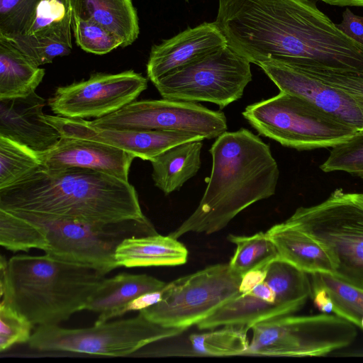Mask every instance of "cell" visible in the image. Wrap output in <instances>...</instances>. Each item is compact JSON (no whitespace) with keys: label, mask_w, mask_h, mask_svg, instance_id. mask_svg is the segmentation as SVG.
Here are the masks:
<instances>
[{"label":"cell","mask_w":363,"mask_h":363,"mask_svg":"<svg viewBox=\"0 0 363 363\" xmlns=\"http://www.w3.org/2000/svg\"><path fill=\"white\" fill-rule=\"evenodd\" d=\"M216 22L228 45L250 63L303 72L363 74V45L313 0H220Z\"/></svg>","instance_id":"cell-1"},{"label":"cell","mask_w":363,"mask_h":363,"mask_svg":"<svg viewBox=\"0 0 363 363\" xmlns=\"http://www.w3.org/2000/svg\"><path fill=\"white\" fill-rule=\"evenodd\" d=\"M0 208L110 227L150 222L128 181L86 169L40 168L0 189Z\"/></svg>","instance_id":"cell-2"},{"label":"cell","mask_w":363,"mask_h":363,"mask_svg":"<svg viewBox=\"0 0 363 363\" xmlns=\"http://www.w3.org/2000/svg\"><path fill=\"white\" fill-rule=\"evenodd\" d=\"M212 168L194 213L168 235L220 231L242 211L275 194L279 170L269 146L250 130L225 131L212 144Z\"/></svg>","instance_id":"cell-3"},{"label":"cell","mask_w":363,"mask_h":363,"mask_svg":"<svg viewBox=\"0 0 363 363\" xmlns=\"http://www.w3.org/2000/svg\"><path fill=\"white\" fill-rule=\"evenodd\" d=\"M105 275L88 266L43 255L0 258L1 301L33 325H59L84 306Z\"/></svg>","instance_id":"cell-4"},{"label":"cell","mask_w":363,"mask_h":363,"mask_svg":"<svg viewBox=\"0 0 363 363\" xmlns=\"http://www.w3.org/2000/svg\"><path fill=\"white\" fill-rule=\"evenodd\" d=\"M140 232L135 222L101 227L79 220L0 208V245L12 252L38 249L106 275L119 267L115 259L121 232Z\"/></svg>","instance_id":"cell-5"},{"label":"cell","mask_w":363,"mask_h":363,"mask_svg":"<svg viewBox=\"0 0 363 363\" xmlns=\"http://www.w3.org/2000/svg\"><path fill=\"white\" fill-rule=\"evenodd\" d=\"M285 221L325 249L334 277L363 291V193L337 189L318 204L298 208Z\"/></svg>","instance_id":"cell-6"},{"label":"cell","mask_w":363,"mask_h":363,"mask_svg":"<svg viewBox=\"0 0 363 363\" xmlns=\"http://www.w3.org/2000/svg\"><path fill=\"white\" fill-rule=\"evenodd\" d=\"M242 115L259 135L297 150L333 147L358 131L307 99L284 91L247 106Z\"/></svg>","instance_id":"cell-7"},{"label":"cell","mask_w":363,"mask_h":363,"mask_svg":"<svg viewBox=\"0 0 363 363\" xmlns=\"http://www.w3.org/2000/svg\"><path fill=\"white\" fill-rule=\"evenodd\" d=\"M186 330L155 323L139 312L131 318L107 321L84 328L39 325L32 333L28 345L42 352L123 357L152 342L179 335Z\"/></svg>","instance_id":"cell-8"},{"label":"cell","mask_w":363,"mask_h":363,"mask_svg":"<svg viewBox=\"0 0 363 363\" xmlns=\"http://www.w3.org/2000/svg\"><path fill=\"white\" fill-rule=\"evenodd\" d=\"M246 354L323 356L350 345L357 336L354 325L328 313L277 317L259 322Z\"/></svg>","instance_id":"cell-9"},{"label":"cell","mask_w":363,"mask_h":363,"mask_svg":"<svg viewBox=\"0 0 363 363\" xmlns=\"http://www.w3.org/2000/svg\"><path fill=\"white\" fill-rule=\"evenodd\" d=\"M252 79L250 62L227 45L153 84L163 99L211 102L222 109L240 99Z\"/></svg>","instance_id":"cell-10"},{"label":"cell","mask_w":363,"mask_h":363,"mask_svg":"<svg viewBox=\"0 0 363 363\" xmlns=\"http://www.w3.org/2000/svg\"><path fill=\"white\" fill-rule=\"evenodd\" d=\"M241 279L228 264L211 265L167 284L162 299L139 312L161 325L187 329L238 294Z\"/></svg>","instance_id":"cell-11"},{"label":"cell","mask_w":363,"mask_h":363,"mask_svg":"<svg viewBox=\"0 0 363 363\" xmlns=\"http://www.w3.org/2000/svg\"><path fill=\"white\" fill-rule=\"evenodd\" d=\"M89 123L100 128L181 131L205 139L216 138L228 128L222 111L208 109L196 102L167 99L135 100Z\"/></svg>","instance_id":"cell-12"},{"label":"cell","mask_w":363,"mask_h":363,"mask_svg":"<svg viewBox=\"0 0 363 363\" xmlns=\"http://www.w3.org/2000/svg\"><path fill=\"white\" fill-rule=\"evenodd\" d=\"M147 88V79L133 70L96 72L86 80L58 86L48 105L57 116L97 119L136 100Z\"/></svg>","instance_id":"cell-13"},{"label":"cell","mask_w":363,"mask_h":363,"mask_svg":"<svg viewBox=\"0 0 363 363\" xmlns=\"http://www.w3.org/2000/svg\"><path fill=\"white\" fill-rule=\"evenodd\" d=\"M45 119L61 136L105 143L149 161L176 145L205 139L196 134L181 131L100 128L92 125L86 119L57 115H45Z\"/></svg>","instance_id":"cell-14"},{"label":"cell","mask_w":363,"mask_h":363,"mask_svg":"<svg viewBox=\"0 0 363 363\" xmlns=\"http://www.w3.org/2000/svg\"><path fill=\"white\" fill-rule=\"evenodd\" d=\"M258 66L280 91L303 97L357 130H363L362 96L281 63L266 62Z\"/></svg>","instance_id":"cell-15"},{"label":"cell","mask_w":363,"mask_h":363,"mask_svg":"<svg viewBox=\"0 0 363 363\" xmlns=\"http://www.w3.org/2000/svg\"><path fill=\"white\" fill-rule=\"evenodd\" d=\"M72 27L69 0H42L25 33L6 39L40 67L71 52Z\"/></svg>","instance_id":"cell-16"},{"label":"cell","mask_w":363,"mask_h":363,"mask_svg":"<svg viewBox=\"0 0 363 363\" xmlns=\"http://www.w3.org/2000/svg\"><path fill=\"white\" fill-rule=\"evenodd\" d=\"M42 168L49 170L81 168L128 181L135 156L105 143L61 136L50 149L37 152Z\"/></svg>","instance_id":"cell-17"},{"label":"cell","mask_w":363,"mask_h":363,"mask_svg":"<svg viewBox=\"0 0 363 363\" xmlns=\"http://www.w3.org/2000/svg\"><path fill=\"white\" fill-rule=\"evenodd\" d=\"M228 45L216 23H203L152 47L147 63V78H160Z\"/></svg>","instance_id":"cell-18"},{"label":"cell","mask_w":363,"mask_h":363,"mask_svg":"<svg viewBox=\"0 0 363 363\" xmlns=\"http://www.w3.org/2000/svg\"><path fill=\"white\" fill-rule=\"evenodd\" d=\"M45 106V99L35 91L23 97L0 99V135L36 152L50 149L61 135L46 121Z\"/></svg>","instance_id":"cell-19"},{"label":"cell","mask_w":363,"mask_h":363,"mask_svg":"<svg viewBox=\"0 0 363 363\" xmlns=\"http://www.w3.org/2000/svg\"><path fill=\"white\" fill-rule=\"evenodd\" d=\"M288 315L291 314L277 303L273 290L264 281L247 293L237 294L197 326L201 330L228 325H247L251 328L259 322Z\"/></svg>","instance_id":"cell-20"},{"label":"cell","mask_w":363,"mask_h":363,"mask_svg":"<svg viewBox=\"0 0 363 363\" xmlns=\"http://www.w3.org/2000/svg\"><path fill=\"white\" fill-rule=\"evenodd\" d=\"M167 283L147 274H118L104 278L90 296L84 310L99 314L100 324L125 313L128 305L138 297L162 289Z\"/></svg>","instance_id":"cell-21"},{"label":"cell","mask_w":363,"mask_h":363,"mask_svg":"<svg viewBox=\"0 0 363 363\" xmlns=\"http://www.w3.org/2000/svg\"><path fill=\"white\" fill-rule=\"evenodd\" d=\"M274 244L279 258L312 274H333V264L325 249L310 235L286 221L267 232Z\"/></svg>","instance_id":"cell-22"},{"label":"cell","mask_w":363,"mask_h":363,"mask_svg":"<svg viewBox=\"0 0 363 363\" xmlns=\"http://www.w3.org/2000/svg\"><path fill=\"white\" fill-rule=\"evenodd\" d=\"M187 257V249L177 239L157 233L126 237L115 250L118 267L127 268L180 265Z\"/></svg>","instance_id":"cell-23"},{"label":"cell","mask_w":363,"mask_h":363,"mask_svg":"<svg viewBox=\"0 0 363 363\" xmlns=\"http://www.w3.org/2000/svg\"><path fill=\"white\" fill-rule=\"evenodd\" d=\"M72 19L94 21L114 34L122 48L138 37L139 24L132 0H69Z\"/></svg>","instance_id":"cell-24"},{"label":"cell","mask_w":363,"mask_h":363,"mask_svg":"<svg viewBox=\"0 0 363 363\" xmlns=\"http://www.w3.org/2000/svg\"><path fill=\"white\" fill-rule=\"evenodd\" d=\"M201 141L176 145L150 161L155 186L164 194L179 190L186 181L197 174L201 165Z\"/></svg>","instance_id":"cell-25"},{"label":"cell","mask_w":363,"mask_h":363,"mask_svg":"<svg viewBox=\"0 0 363 363\" xmlns=\"http://www.w3.org/2000/svg\"><path fill=\"white\" fill-rule=\"evenodd\" d=\"M45 74V69L0 36V99L30 95L35 91Z\"/></svg>","instance_id":"cell-26"},{"label":"cell","mask_w":363,"mask_h":363,"mask_svg":"<svg viewBox=\"0 0 363 363\" xmlns=\"http://www.w3.org/2000/svg\"><path fill=\"white\" fill-rule=\"evenodd\" d=\"M264 281L273 290L277 303L291 314L298 311L311 296L308 274L279 257L269 264Z\"/></svg>","instance_id":"cell-27"},{"label":"cell","mask_w":363,"mask_h":363,"mask_svg":"<svg viewBox=\"0 0 363 363\" xmlns=\"http://www.w3.org/2000/svg\"><path fill=\"white\" fill-rule=\"evenodd\" d=\"M247 325H228L209 332L192 334L189 340L194 352L201 356H234L246 354L249 341Z\"/></svg>","instance_id":"cell-28"},{"label":"cell","mask_w":363,"mask_h":363,"mask_svg":"<svg viewBox=\"0 0 363 363\" xmlns=\"http://www.w3.org/2000/svg\"><path fill=\"white\" fill-rule=\"evenodd\" d=\"M228 240L236 245L235 253L228 263L231 270L242 277L251 269L279 257L277 248L266 232L253 235H229Z\"/></svg>","instance_id":"cell-29"},{"label":"cell","mask_w":363,"mask_h":363,"mask_svg":"<svg viewBox=\"0 0 363 363\" xmlns=\"http://www.w3.org/2000/svg\"><path fill=\"white\" fill-rule=\"evenodd\" d=\"M41 167L35 151L0 135V189L13 185Z\"/></svg>","instance_id":"cell-30"},{"label":"cell","mask_w":363,"mask_h":363,"mask_svg":"<svg viewBox=\"0 0 363 363\" xmlns=\"http://www.w3.org/2000/svg\"><path fill=\"white\" fill-rule=\"evenodd\" d=\"M311 277L328 292L333 303V312L363 330V291L330 274L316 273Z\"/></svg>","instance_id":"cell-31"},{"label":"cell","mask_w":363,"mask_h":363,"mask_svg":"<svg viewBox=\"0 0 363 363\" xmlns=\"http://www.w3.org/2000/svg\"><path fill=\"white\" fill-rule=\"evenodd\" d=\"M320 169L324 172H345L363 180V130L333 146Z\"/></svg>","instance_id":"cell-32"},{"label":"cell","mask_w":363,"mask_h":363,"mask_svg":"<svg viewBox=\"0 0 363 363\" xmlns=\"http://www.w3.org/2000/svg\"><path fill=\"white\" fill-rule=\"evenodd\" d=\"M72 28L76 43L87 52L104 55L122 45L114 34L94 21L72 19Z\"/></svg>","instance_id":"cell-33"},{"label":"cell","mask_w":363,"mask_h":363,"mask_svg":"<svg viewBox=\"0 0 363 363\" xmlns=\"http://www.w3.org/2000/svg\"><path fill=\"white\" fill-rule=\"evenodd\" d=\"M42 0H0V36L11 38L23 34Z\"/></svg>","instance_id":"cell-34"},{"label":"cell","mask_w":363,"mask_h":363,"mask_svg":"<svg viewBox=\"0 0 363 363\" xmlns=\"http://www.w3.org/2000/svg\"><path fill=\"white\" fill-rule=\"evenodd\" d=\"M33 325L10 304L0 303V351L16 344L28 342Z\"/></svg>","instance_id":"cell-35"},{"label":"cell","mask_w":363,"mask_h":363,"mask_svg":"<svg viewBox=\"0 0 363 363\" xmlns=\"http://www.w3.org/2000/svg\"><path fill=\"white\" fill-rule=\"evenodd\" d=\"M323 82L363 97V74L304 72Z\"/></svg>","instance_id":"cell-36"},{"label":"cell","mask_w":363,"mask_h":363,"mask_svg":"<svg viewBox=\"0 0 363 363\" xmlns=\"http://www.w3.org/2000/svg\"><path fill=\"white\" fill-rule=\"evenodd\" d=\"M336 26L347 37L363 45V16L355 15L346 8L341 23Z\"/></svg>","instance_id":"cell-37"},{"label":"cell","mask_w":363,"mask_h":363,"mask_svg":"<svg viewBox=\"0 0 363 363\" xmlns=\"http://www.w3.org/2000/svg\"><path fill=\"white\" fill-rule=\"evenodd\" d=\"M270 262L259 265L245 274L241 279L239 293H247L263 282L266 278L268 265Z\"/></svg>","instance_id":"cell-38"},{"label":"cell","mask_w":363,"mask_h":363,"mask_svg":"<svg viewBox=\"0 0 363 363\" xmlns=\"http://www.w3.org/2000/svg\"><path fill=\"white\" fill-rule=\"evenodd\" d=\"M311 294L315 306L323 313L333 312V303L328 292L323 286L311 279Z\"/></svg>","instance_id":"cell-39"},{"label":"cell","mask_w":363,"mask_h":363,"mask_svg":"<svg viewBox=\"0 0 363 363\" xmlns=\"http://www.w3.org/2000/svg\"><path fill=\"white\" fill-rule=\"evenodd\" d=\"M162 289L145 294L138 297L131 303H130L126 307L125 311L127 313L130 311H140L141 309L145 308L159 302L162 299Z\"/></svg>","instance_id":"cell-40"},{"label":"cell","mask_w":363,"mask_h":363,"mask_svg":"<svg viewBox=\"0 0 363 363\" xmlns=\"http://www.w3.org/2000/svg\"><path fill=\"white\" fill-rule=\"evenodd\" d=\"M328 4L338 6L363 7V0H320Z\"/></svg>","instance_id":"cell-41"},{"label":"cell","mask_w":363,"mask_h":363,"mask_svg":"<svg viewBox=\"0 0 363 363\" xmlns=\"http://www.w3.org/2000/svg\"><path fill=\"white\" fill-rule=\"evenodd\" d=\"M186 1H188V0H186Z\"/></svg>","instance_id":"cell-42"}]
</instances>
